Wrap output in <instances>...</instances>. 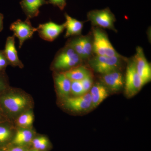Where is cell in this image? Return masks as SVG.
I'll use <instances>...</instances> for the list:
<instances>
[{
  "instance_id": "21",
  "label": "cell",
  "mask_w": 151,
  "mask_h": 151,
  "mask_svg": "<svg viewBox=\"0 0 151 151\" xmlns=\"http://www.w3.org/2000/svg\"><path fill=\"white\" fill-rule=\"evenodd\" d=\"M30 148L39 151H50L52 148V145L46 136L36 134L32 141Z\"/></svg>"
},
{
  "instance_id": "25",
  "label": "cell",
  "mask_w": 151,
  "mask_h": 151,
  "mask_svg": "<svg viewBox=\"0 0 151 151\" xmlns=\"http://www.w3.org/2000/svg\"><path fill=\"white\" fill-rule=\"evenodd\" d=\"M8 76L6 72L0 73V94L9 87Z\"/></svg>"
},
{
  "instance_id": "3",
  "label": "cell",
  "mask_w": 151,
  "mask_h": 151,
  "mask_svg": "<svg viewBox=\"0 0 151 151\" xmlns=\"http://www.w3.org/2000/svg\"><path fill=\"white\" fill-rule=\"evenodd\" d=\"M127 60L126 58L119 56H106L95 55L88 60L90 67L101 75L120 70L122 64Z\"/></svg>"
},
{
  "instance_id": "1",
  "label": "cell",
  "mask_w": 151,
  "mask_h": 151,
  "mask_svg": "<svg viewBox=\"0 0 151 151\" xmlns=\"http://www.w3.org/2000/svg\"><path fill=\"white\" fill-rule=\"evenodd\" d=\"M31 95L20 88L10 86L0 94V108L9 122H13L22 113L33 109Z\"/></svg>"
},
{
  "instance_id": "24",
  "label": "cell",
  "mask_w": 151,
  "mask_h": 151,
  "mask_svg": "<svg viewBox=\"0 0 151 151\" xmlns=\"http://www.w3.org/2000/svg\"><path fill=\"white\" fill-rule=\"evenodd\" d=\"M80 81L85 94L89 92L93 85V79L92 74L87 76Z\"/></svg>"
},
{
  "instance_id": "6",
  "label": "cell",
  "mask_w": 151,
  "mask_h": 151,
  "mask_svg": "<svg viewBox=\"0 0 151 151\" xmlns=\"http://www.w3.org/2000/svg\"><path fill=\"white\" fill-rule=\"evenodd\" d=\"M60 100L62 108L72 113H85L93 108L89 92L81 96H69Z\"/></svg>"
},
{
  "instance_id": "18",
  "label": "cell",
  "mask_w": 151,
  "mask_h": 151,
  "mask_svg": "<svg viewBox=\"0 0 151 151\" xmlns=\"http://www.w3.org/2000/svg\"><path fill=\"white\" fill-rule=\"evenodd\" d=\"M64 16L66 19L65 22L66 32L64 37L67 38L81 35L84 22L79 21L71 17L66 13L64 14Z\"/></svg>"
},
{
  "instance_id": "28",
  "label": "cell",
  "mask_w": 151,
  "mask_h": 151,
  "mask_svg": "<svg viewBox=\"0 0 151 151\" xmlns=\"http://www.w3.org/2000/svg\"><path fill=\"white\" fill-rule=\"evenodd\" d=\"M29 148V147H22L9 145L6 147L5 149L6 151H27Z\"/></svg>"
},
{
  "instance_id": "20",
  "label": "cell",
  "mask_w": 151,
  "mask_h": 151,
  "mask_svg": "<svg viewBox=\"0 0 151 151\" xmlns=\"http://www.w3.org/2000/svg\"><path fill=\"white\" fill-rule=\"evenodd\" d=\"M65 76L70 81H81L87 76L91 74L88 68L82 64L63 72Z\"/></svg>"
},
{
  "instance_id": "19",
  "label": "cell",
  "mask_w": 151,
  "mask_h": 151,
  "mask_svg": "<svg viewBox=\"0 0 151 151\" xmlns=\"http://www.w3.org/2000/svg\"><path fill=\"white\" fill-rule=\"evenodd\" d=\"M35 115L33 109L24 112L13 122L17 128L30 129L33 128Z\"/></svg>"
},
{
  "instance_id": "8",
  "label": "cell",
  "mask_w": 151,
  "mask_h": 151,
  "mask_svg": "<svg viewBox=\"0 0 151 151\" xmlns=\"http://www.w3.org/2000/svg\"><path fill=\"white\" fill-rule=\"evenodd\" d=\"M10 29L14 33L15 37L18 38L19 48H21L26 40L31 38L34 33L37 32V28L33 27L30 19L24 21L17 19L11 24Z\"/></svg>"
},
{
  "instance_id": "29",
  "label": "cell",
  "mask_w": 151,
  "mask_h": 151,
  "mask_svg": "<svg viewBox=\"0 0 151 151\" xmlns=\"http://www.w3.org/2000/svg\"><path fill=\"white\" fill-rule=\"evenodd\" d=\"M7 121H9L5 116L2 111L1 109L0 108V123L7 122Z\"/></svg>"
},
{
  "instance_id": "10",
  "label": "cell",
  "mask_w": 151,
  "mask_h": 151,
  "mask_svg": "<svg viewBox=\"0 0 151 151\" xmlns=\"http://www.w3.org/2000/svg\"><path fill=\"white\" fill-rule=\"evenodd\" d=\"M124 76L120 70L101 75L100 83L111 92H119L124 86Z\"/></svg>"
},
{
  "instance_id": "5",
  "label": "cell",
  "mask_w": 151,
  "mask_h": 151,
  "mask_svg": "<svg viewBox=\"0 0 151 151\" xmlns=\"http://www.w3.org/2000/svg\"><path fill=\"white\" fill-rule=\"evenodd\" d=\"M126 75L124 78V92L126 97L131 98L140 91L145 85L137 72L134 62L132 60H127Z\"/></svg>"
},
{
  "instance_id": "26",
  "label": "cell",
  "mask_w": 151,
  "mask_h": 151,
  "mask_svg": "<svg viewBox=\"0 0 151 151\" xmlns=\"http://www.w3.org/2000/svg\"><path fill=\"white\" fill-rule=\"evenodd\" d=\"M9 65L4 50H0V73L6 72V68Z\"/></svg>"
},
{
  "instance_id": "14",
  "label": "cell",
  "mask_w": 151,
  "mask_h": 151,
  "mask_svg": "<svg viewBox=\"0 0 151 151\" xmlns=\"http://www.w3.org/2000/svg\"><path fill=\"white\" fill-rule=\"evenodd\" d=\"M15 37L13 35L7 38L4 51L9 63L10 65L13 67H18L20 68H23L24 67V65L21 60L19 59L15 46Z\"/></svg>"
},
{
  "instance_id": "7",
  "label": "cell",
  "mask_w": 151,
  "mask_h": 151,
  "mask_svg": "<svg viewBox=\"0 0 151 151\" xmlns=\"http://www.w3.org/2000/svg\"><path fill=\"white\" fill-rule=\"evenodd\" d=\"M87 19L94 27L108 29L117 32L114 25L115 15L109 8L101 10H93L87 14Z\"/></svg>"
},
{
  "instance_id": "32",
  "label": "cell",
  "mask_w": 151,
  "mask_h": 151,
  "mask_svg": "<svg viewBox=\"0 0 151 151\" xmlns=\"http://www.w3.org/2000/svg\"><path fill=\"white\" fill-rule=\"evenodd\" d=\"M0 151H6L5 148H4L0 149Z\"/></svg>"
},
{
  "instance_id": "12",
  "label": "cell",
  "mask_w": 151,
  "mask_h": 151,
  "mask_svg": "<svg viewBox=\"0 0 151 151\" xmlns=\"http://www.w3.org/2000/svg\"><path fill=\"white\" fill-rule=\"evenodd\" d=\"M55 88L60 100L70 96L71 81L62 72H53Z\"/></svg>"
},
{
  "instance_id": "27",
  "label": "cell",
  "mask_w": 151,
  "mask_h": 151,
  "mask_svg": "<svg viewBox=\"0 0 151 151\" xmlns=\"http://www.w3.org/2000/svg\"><path fill=\"white\" fill-rule=\"evenodd\" d=\"M49 4H52L54 6H57L63 11L66 6V0H47Z\"/></svg>"
},
{
  "instance_id": "9",
  "label": "cell",
  "mask_w": 151,
  "mask_h": 151,
  "mask_svg": "<svg viewBox=\"0 0 151 151\" xmlns=\"http://www.w3.org/2000/svg\"><path fill=\"white\" fill-rule=\"evenodd\" d=\"M137 72L142 78L145 84L151 80V67L146 58L142 47L138 46L136 48V54L133 57Z\"/></svg>"
},
{
  "instance_id": "11",
  "label": "cell",
  "mask_w": 151,
  "mask_h": 151,
  "mask_svg": "<svg viewBox=\"0 0 151 151\" xmlns=\"http://www.w3.org/2000/svg\"><path fill=\"white\" fill-rule=\"evenodd\" d=\"M65 29V23L58 24L50 21L40 24L37 27V32L41 38L47 41L52 42Z\"/></svg>"
},
{
  "instance_id": "13",
  "label": "cell",
  "mask_w": 151,
  "mask_h": 151,
  "mask_svg": "<svg viewBox=\"0 0 151 151\" xmlns=\"http://www.w3.org/2000/svg\"><path fill=\"white\" fill-rule=\"evenodd\" d=\"M36 134L35 130L33 128L30 129L17 128L10 145L30 147L32 141Z\"/></svg>"
},
{
  "instance_id": "4",
  "label": "cell",
  "mask_w": 151,
  "mask_h": 151,
  "mask_svg": "<svg viewBox=\"0 0 151 151\" xmlns=\"http://www.w3.org/2000/svg\"><path fill=\"white\" fill-rule=\"evenodd\" d=\"M92 35L93 51L95 55L109 57L121 55L113 47L106 33L100 27H93Z\"/></svg>"
},
{
  "instance_id": "23",
  "label": "cell",
  "mask_w": 151,
  "mask_h": 151,
  "mask_svg": "<svg viewBox=\"0 0 151 151\" xmlns=\"http://www.w3.org/2000/svg\"><path fill=\"white\" fill-rule=\"evenodd\" d=\"M81 81H72L70 87V94L73 96H79L85 94Z\"/></svg>"
},
{
  "instance_id": "22",
  "label": "cell",
  "mask_w": 151,
  "mask_h": 151,
  "mask_svg": "<svg viewBox=\"0 0 151 151\" xmlns=\"http://www.w3.org/2000/svg\"><path fill=\"white\" fill-rule=\"evenodd\" d=\"M80 38L84 53V60H89L93 53L92 35H80Z\"/></svg>"
},
{
  "instance_id": "17",
  "label": "cell",
  "mask_w": 151,
  "mask_h": 151,
  "mask_svg": "<svg viewBox=\"0 0 151 151\" xmlns=\"http://www.w3.org/2000/svg\"><path fill=\"white\" fill-rule=\"evenodd\" d=\"M93 108H96L109 96V91L101 83H97L92 86L89 92Z\"/></svg>"
},
{
  "instance_id": "30",
  "label": "cell",
  "mask_w": 151,
  "mask_h": 151,
  "mask_svg": "<svg viewBox=\"0 0 151 151\" xmlns=\"http://www.w3.org/2000/svg\"><path fill=\"white\" fill-rule=\"evenodd\" d=\"M4 15L0 13V32H1L4 29Z\"/></svg>"
},
{
  "instance_id": "2",
  "label": "cell",
  "mask_w": 151,
  "mask_h": 151,
  "mask_svg": "<svg viewBox=\"0 0 151 151\" xmlns=\"http://www.w3.org/2000/svg\"><path fill=\"white\" fill-rule=\"evenodd\" d=\"M83 61L72 47L65 45L55 54L50 68L53 72L63 73L81 65Z\"/></svg>"
},
{
  "instance_id": "16",
  "label": "cell",
  "mask_w": 151,
  "mask_h": 151,
  "mask_svg": "<svg viewBox=\"0 0 151 151\" xmlns=\"http://www.w3.org/2000/svg\"><path fill=\"white\" fill-rule=\"evenodd\" d=\"M17 128L14 123L9 121L0 123V149L10 144Z\"/></svg>"
},
{
  "instance_id": "15",
  "label": "cell",
  "mask_w": 151,
  "mask_h": 151,
  "mask_svg": "<svg viewBox=\"0 0 151 151\" xmlns=\"http://www.w3.org/2000/svg\"><path fill=\"white\" fill-rule=\"evenodd\" d=\"M48 4L47 0H22L20 3L27 19H29L37 17L40 14V8Z\"/></svg>"
},
{
  "instance_id": "31",
  "label": "cell",
  "mask_w": 151,
  "mask_h": 151,
  "mask_svg": "<svg viewBox=\"0 0 151 151\" xmlns=\"http://www.w3.org/2000/svg\"><path fill=\"white\" fill-rule=\"evenodd\" d=\"M27 151H38L37 150H36L35 149H34L32 148H29L27 150Z\"/></svg>"
}]
</instances>
